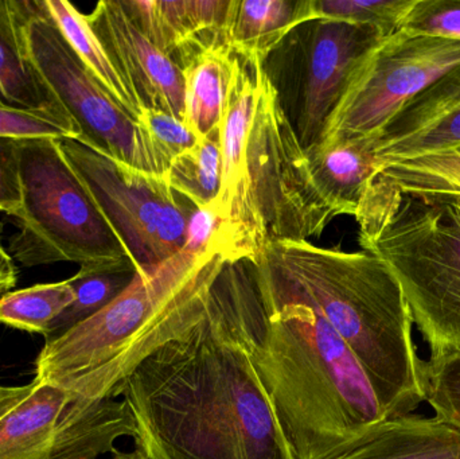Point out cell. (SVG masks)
Segmentation results:
<instances>
[{
	"label": "cell",
	"mask_w": 460,
	"mask_h": 459,
	"mask_svg": "<svg viewBox=\"0 0 460 459\" xmlns=\"http://www.w3.org/2000/svg\"><path fill=\"white\" fill-rule=\"evenodd\" d=\"M120 399L145 459H292L249 358L228 263L207 317L148 357Z\"/></svg>",
	"instance_id": "1"
},
{
	"label": "cell",
	"mask_w": 460,
	"mask_h": 459,
	"mask_svg": "<svg viewBox=\"0 0 460 459\" xmlns=\"http://www.w3.org/2000/svg\"><path fill=\"white\" fill-rule=\"evenodd\" d=\"M241 333L292 459H337L388 419L356 356L313 307H265L251 260L229 261Z\"/></svg>",
	"instance_id": "2"
},
{
	"label": "cell",
	"mask_w": 460,
	"mask_h": 459,
	"mask_svg": "<svg viewBox=\"0 0 460 459\" xmlns=\"http://www.w3.org/2000/svg\"><path fill=\"white\" fill-rule=\"evenodd\" d=\"M253 264L264 306L316 310L356 356L388 419L408 417L424 403L415 325L385 261L367 251L284 240L268 244Z\"/></svg>",
	"instance_id": "3"
},
{
	"label": "cell",
	"mask_w": 460,
	"mask_h": 459,
	"mask_svg": "<svg viewBox=\"0 0 460 459\" xmlns=\"http://www.w3.org/2000/svg\"><path fill=\"white\" fill-rule=\"evenodd\" d=\"M224 263L207 242L137 271L108 306L45 341L35 380L88 401L120 399L124 383L148 357L207 317L210 287Z\"/></svg>",
	"instance_id": "4"
},
{
	"label": "cell",
	"mask_w": 460,
	"mask_h": 459,
	"mask_svg": "<svg viewBox=\"0 0 460 459\" xmlns=\"http://www.w3.org/2000/svg\"><path fill=\"white\" fill-rule=\"evenodd\" d=\"M357 223L399 282L427 363L460 357V199L402 196L377 177Z\"/></svg>",
	"instance_id": "5"
},
{
	"label": "cell",
	"mask_w": 460,
	"mask_h": 459,
	"mask_svg": "<svg viewBox=\"0 0 460 459\" xmlns=\"http://www.w3.org/2000/svg\"><path fill=\"white\" fill-rule=\"evenodd\" d=\"M257 102L246 142L243 191L233 212L212 225L208 244L226 261L257 260L270 243L321 236L338 217L311 172L307 151L256 66Z\"/></svg>",
	"instance_id": "6"
},
{
	"label": "cell",
	"mask_w": 460,
	"mask_h": 459,
	"mask_svg": "<svg viewBox=\"0 0 460 459\" xmlns=\"http://www.w3.org/2000/svg\"><path fill=\"white\" fill-rule=\"evenodd\" d=\"M22 207L8 252L24 267L69 261L81 269H137L59 139L19 140Z\"/></svg>",
	"instance_id": "7"
},
{
	"label": "cell",
	"mask_w": 460,
	"mask_h": 459,
	"mask_svg": "<svg viewBox=\"0 0 460 459\" xmlns=\"http://www.w3.org/2000/svg\"><path fill=\"white\" fill-rule=\"evenodd\" d=\"M59 145L137 271L161 266L188 247L199 210L166 178L140 172L75 139H59Z\"/></svg>",
	"instance_id": "8"
},
{
	"label": "cell",
	"mask_w": 460,
	"mask_h": 459,
	"mask_svg": "<svg viewBox=\"0 0 460 459\" xmlns=\"http://www.w3.org/2000/svg\"><path fill=\"white\" fill-rule=\"evenodd\" d=\"M459 66V40L402 31L384 38L354 67L315 148L376 142L413 99Z\"/></svg>",
	"instance_id": "9"
},
{
	"label": "cell",
	"mask_w": 460,
	"mask_h": 459,
	"mask_svg": "<svg viewBox=\"0 0 460 459\" xmlns=\"http://www.w3.org/2000/svg\"><path fill=\"white\" fill-rule=\"evenodd\" d=\"M381 40L372 27L313 19L295 27L265 59L262 72L305 151L321 145L351 72Z\"/></svg>",
	"instance_id": "10"
},
{
	"label": "cell",
	"mask_w": 460,
	"mask_h": 459,
	"mask_svg": "<svg viewBox=\"0 0 460 459\" xmlns=\"http://www.w3.org/2000/svg\"><path fill=\"white\" fill-rule=\"evenodd\" d=\"M24 38L32 64L81 131L78 142L156 177L166 162L145 127L127 113L86 69L46 8L45 0H24Z\"/></svg>",
	"instance_id": "11"
},
{
	"label": "cell",
	"mask_w": 460,
	"mask_h": 459,
	"mask_svg": "<svg viewBox=\"0 0 460 459\" xmlns=\"http://www.w3.org/2000/svg\"><path fill=\"white\" fill-rule=\"evenodd\" d=\"M35 383L0 419V459H102L118 450L120 439L134 438L123 399L88 401Z\"/></svg>",
	"instance_id": "12"
},
{
	"label": "cell",
	"mask_w": 460,
	"mask_h": 459,
	"mask_svg": "<svg viewBox=\"0 0 460 459\" xmlns=\"http://www.w3.org/2000/svg\"><path fill=\"white\" fill-rule=\"evenodd\" d=\"M86 19L143 112L164 110L183 121L182 70L135 26L120 0H102Z\"/></svg>",
	"instance_id": "13"
},
{
	"label": "cell",
	"mask_w": 460,
	"mask_h": 459,
	"mask_svg": "<svg viewBox=\"0 0 460 459\" xmlns=\"http://www.w3.org/2000/svg\"><path fill=\"white\" fill-rule=\"evenodd\" d=\"M377 170L421 156L460 151V66L413 99L376 140Z\"/></svg>",
	"instance_id": "14"
},
{
	"label": "cell",
	"mask_w": 460,
	"mask_h": 459,
	"mask_svg": "<svg viewBox=\"0 0 460 459\" xmlns=\"http://www.w3.org/2000/svg\"><path fill=\"white\" fill-rule=\"evenodd\" d=\"M135 26L182 70L197 54L226 45L230 0H120Z\"/></svg>",
	"instance_id": "15"
},
{
	"label": "cell",
	"mask_w": 460,
	"mask_h": 459,
	"mask_svg": "<svg viewBox=\"0 0 460 459\" xmlns=\"http://www.w3.org/2000/svg\"><path fill=\"white\" fill-rule=\"evenodd\" d=\"M0 105L56 118L80 134L77 123L30 58L24 0H0Z\"/></svg>",
	"instance_id": "16"
},
{
	"label": "cell",
	"mask_w": 460,
	"mask_h": 459,
	"mask_svg": "<svg viewBox=\"0 0 460 459\" xmlns=\"http://www.w3.org/2000/svg\"><path fill=\"white\" fill-rule=\"evenodd\" d=\"M313 19L311 0H230L224 40L243 61L262 66L295 27Z\"/></svg>",
	"instance_id": "17"
},
{
	"label": "cell",
	"mask_w": 460,
	"mask_h": 459,
	"mask_svg": "<svg viewBox=\"0 0 460 459\" xmlns=\"http://www.w3.org/2000/svg\"><path fill=\"white\" fill-rule=\"evenodd\" d=\"M257 89L256 66L238 57L228 107L220 127L221 191L212 225L229 217L243 191L246 142L256 110Z\"/></svg>",
	"instance_id": "18"
},
{
	"label": "cell",
	"mask_w": 460,
	"mask_h": 459,
	"mask_svg": "<svg viewBox=\"0 0 460 459\" xmlns=\"http://www.w3.org/2000/svg\"><path fill=\"white\" fill-rule=\"evenodd\" d=\"M337 459H460V431L438 418H391Z\"/></svg>",
	"instance_id": "19"
},
{
	"label": "cell",
	"mask_w": 460,
	"mask_h": 459,
	"mask_svg": "<svg viewBox=\"0 0 460 459\" xmlns=\"http://www.w3.org/2000/svg\"><path fill=\"white\" fill-rule=\"evenodd\" d=\"M375 142L343 143L307 151L316 185L340 216L358 217L378 177Z\"/></svg>",
	"instance_id": "20"
},
{
	"label": "cell",
	"mask_w": 460,
	"mask_h": 459,
	"mask_svg": "<svg viewBox=\"0 0 460 459\" xmlns=\"http://www.w3.org/2000/svg\"><path fill=\"white\" fill-rule=\"evenodd\" d=\"M237 64L238 57L228 46L216 45L183 65V123L199 140L220 128L228 107Z\"/></svg>",
	"instance_id": "21"
},
{
	"label": "cell",
	"mask_w": 460,
	"mask_h": 459,
	"mask_svg": "<svg viewBox=\"0 0 460 459\" xmlns=\"http://www.w3.org/2000/svg\"><path fill=\"white\" fill-rule=\"evenodd\" d=\"M45 4L59 31L86 69L127 113L139 121L143 116V108L113 66L107 51L89 26L86 15L67 0H45Z\"/></svg>",
	"instance_id": "22"
},
{
	"label": "cell",
	"mask_w": 460,
	"mask_h": 459,
	"mask_svg": "<svg viewBox=\"0 0 460 459\" xmlns=\"http://www.w3.org/2000/svg\"><path fill=\"white\" fill-rule=\"evenodd\" d=\"M166 180L199 212L213 217L221 191L220 128L172 159Z\"/></svg>",
	"instance_id": "23"
},
{
	"label": "cell",
	"mask_w": 460,
	"mask_h": 459,
	"mask_svg": "<svg viewBox=\"0 0 460 459\" xmlns=\"http://www.w3.org/2000/svg\"><path fill=\"white\" fill-rule=\"evenodd\" d=\"M378 178L402 196L460 199V151L386 164L378 170Z\"/></svg>",
	"instance_id": "24"
},
{
	"label": "cell",
	"mask_w": 460,
	"mask_h": 459,
	"mask_svg": "<svg viewBox=\"0 0 460 459\" xmlns=\"http://www.w3.org/2000/svg\"><path fill=\"white\" fill-rule=\"evenodd\" d=\"M73 301L75 290L69 279L8 291L0 296V323L46 337L54 321Z\"/></svg>",
	"instance_id": "25"
},
{
	"label": "cell",
	"mask_w": 460,
	"mask_h": 459,
	"mask_svg": "<svg viewBox=\"0 0 460 459\" xmlns=\"http://www.w3.org/2000/svg\"><path fill=\"white\" fill-rule=\"evenodd\" d=\"M137 272V269H78L69 279L75 290V301L54 321L45 341H53L108 306L128 287Z\"/></svg>",
	"instance_id": "26"
},
{
	"label": "cell",
	"mask_w": 460,
	"mask_h": 459,
	"mask_svg": "<svg viewBox=\"0 0 460 459\" xmlns=\"http://www.w3.org/2000/svg\"><path fill=\"white\" fill-rule=\"evenodd\" d=\"M415 0H311L314 19L372 27L381 38L400 31L402 19Z\"/></svg>",
	"instance_id": "27"
},
{
	"label": "cell",
	"mask_w": 460,
	"mask_h": 459,
	"mask_svg": "<svg viewBox=\"0 0 460 459\" xmlns=\"http://www.w3.org/2000/svg\"><path fill=\"white\" fill-rule=\"evenodd\" d=\"M424 402L435 418L460 431V357L442 363L424 360Z\"/></svg>",
	"instance_id": "28"
},
{
	"label": "cell",
	"mask_w": 460,
	"mask_h": 459,
	"mask_svg": "<svg viewBox=\"0 0 460 459\" xmlns=\"http://www.w3.org/2000/svg\"><path fill=\"white\" fill-rule=\"evenodd\" d=\"M400 31L460 42V0H415Z\"/></svg>",
	"instance_id": "29"
},
{
	"label": "cell",
	"mask_w": 460,
	"mask_h": 459,
	"mask_svg": "<svg viewBox=\"0 0 460 459\" xmlns=\"http://www.w3.org/2000/svg\"><path fill=\"white\" fill-rule=\"evenodd\" d=\"M0 137L10 139H78L80 134L56 118L0 105Z\"/></svg>",
	"instance_id": "30"
},
{
	"label": "cell",
	"mask_w": 460,
	"mask_h": 459,
	"mask_svg": "<svg viewBox=\"0 0 460 459\" xmlns=\"http://www.w3.org/2000/svg\"><path fill=\"white\" fill-rule=\"evenodd\" d=\"M139 121L147 131L154 147L169 167L172 159L199 143V137L181 119L164 110H145Z\"/></svg>",
	"instance_id": "31"
},
{
	"label": "cell",
	"mask_w": 460,
	"mask_h": 459,
	"mask_svg": "<svg viewBox=\"0 0 460 459\" xmlns=\"http://www.w3.org/2000/svg\"><path fill=\"white\" fill-rule=\"evenodd\" d=\"M19 140L0 137V213L15 215L22 207Z\"/></svg>",
	"instance_id": "32"
},
{
	"label": "cell",
	"mask_w": 460,
	"mask_h": 459,
	"mask_svg": "<svg viewBox=\"0 0 460 459\" xmlns=\"http://www.w3.org/2000/svg\"><path fill=\"white\" fill-rule=\"evenodd\" d=\"M35 384V380L26 385H3L0 383V419L24 401L34 390Z\"/></svg>",
	"instance_id": "33"
},
{
	"label": "cell",
	"mask_w": 460,
	"mask_h": 459,
	"mask_svg": "<svg viewBox=\"0 0 460 459\" xmlns=\"http://www.w3.org/2000/svg\"><path fill=\"white\" fill-rule=\"evenodd\" d=\"M18 282V271L13 256L0 243V296L11 290Z\"/></svg>",
	"instance_id": "34"
},
{
	"label": "cell",
	"mask_w": 460,
	"mask_h": 459,
	"mask_svg": "<svg viewBox=\"0 0 460 459\" xmlns=\"http://www.w3.org/2000/svg\"><path fill=\"white\" fill-rule=\"evenodd\" d=\"M102 459H145L137 450H131V452H124V450L118 449L112 455H107V457Z\"/></svg>",
	"instance_id": "35"
}]
</instances>
